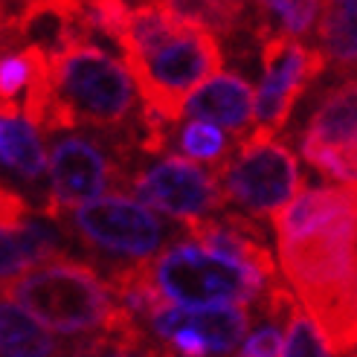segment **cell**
I'll return each mask as SVG.
<instances>
[{"instance_id":"cell-1","label":"cell","mask_w":357,"mask_h":357,"mask_svg":"<svg viewBox=\"0 0 357 357\" xmlns=\"http://www.w3.org/2000/svg\"><path fill=\"white\" fill-rule=\"evenodd\" d=\"M279 267L334 354L357 349V181L302 189L271 218Z\"/></svg>"},{"instance_id":"cell-2","label":"cell","mask_w":357,"mask_h":357,"mask_svg":"<svg viewBox=\"0 0 357 357\" xmlns=\"http://www.w3.org/2000/svg\"><path fill=\"white\" fill-rule=\"evenodd\" d=\"M0 299L21 305L32 319L64 337H108L111 343L146 340V331L125 311L99 267L70 253L29 267L0 284Z\"/></svg>"},{"instance_id":"cell-3","label":"cell","mask_w":357,"mask_h":357,"mask_svg":"<svg viewBox=\"0 0 357 357\" xmlns=\"http://www.w3.org/2000/svg\"><path fill=\"white\" fill-rule=\"evenodd\" d=\"M52 111L47 134L67 128H93L105 137L131 131L142 116L137 84L114 56L93 41L70 44L50 56Z\"/></svg>"},{"instance_id":"cell-4","label":"cell","mask_w":357,"mask_h":357,"mask_svg":"<svg viewBox=\"0 0 357 357\" xmlns=\"http://www.w3.org/2000/svg\"><path fill=\"white\" fill-rule=\"evenodd\" d=\"M52 224H59L64 236L76 238L93 256L91 264H99L102 276L125 264L151 261L174 247V238H189L186 229L172 227L131 195H105L79 209L61 212Z\"/></svg>"},{"instance_id":"cell-5","label":"cell","mask_w":357,"mask_h":357,"mask_svg":"<svg viewBox=\"0 0 357 357\" xmlns=\"http://www.w3.org/2000/svg\"><path fill=\"white\" fill-rule=\"evenodd\" d=\"M181 9L183 24L166 41L125 61L142 96V105L169 125L183 116L189 96L209 79L221 76L224 67V50L218 35L204 26L198 17H192L186 3H181Z\"/></svg>"},{"instance_id":"cell-6","label":"cell","mask_w":357,"mask_h":357,"mask_svg":"<svg viewBox=\"0 0 357 357\" xmlns=\"http://www.w3.org/2000/svg\"><path fill=\"white\" fill-rule=\"evenodd\" d=\"M50 195L41 204V218L56 221L61 212L79 209L96 198H105V192L131 186V169L108 149V142L99 146L96 139L84 134H64L52 142L50 154Z\"/></svg>"},{"instance_id":"cell-7","label":"cell","mask_w":357,"mask_h":357,"mask_svg":"<svg viewBox=\"0 0 357 357\" xmlns=\"http://www.w3.org/2000/svg\"><path fill=\"white\" fill-rule=\"evenodd\" d=\"M218 174L229 201L244 206L250 218H273L305 189L296 154L291 151L288 142L267 139L259 134L241 139L238 151L224 169H218Z\"/></svg>"},{"instance_id":"cell-8","label":"cell","mask_w":357,"mask_h":357,"mask_svg":"<svg viewBox=\"0 0 357 357\" xmlns=\"http://www.w3.org/2000/svg\"><path fill=\"white\" fill-rule=\"evenodd\" d=\"M128 189L149 209L186 224L215 218L229 204L218 169L192 163L177 154L160 157L151 166H137Z\"/></svg>"},{"instance_id":"cell-9","label":"cell","mask_w":357,"mask_h":357,"mask_svg":"<svg viewBox=\"0 0 357 357\" xmlns=\"http://www.w3.org/2000/svg\"><path fill=\"white\" fill-rule=\"evenodd\" d=\"M261 87L256 93V128L253 134L276 139L288 125L294 105L308 91V84L326 70V59L319 50H311L302 41L273 35L261 41Z\"/></svg>"},{"instance_id":"cell-10","label":"cell","mask_w":357,"mask_h":357,"mask_svg":"<svg viewBox=\"0 0 357 357\" xmlns=\"http://www.w3.org/2000/svg\"><path fill=\"white\" fill-rule=\"evenodd\" d=\"M302 157L340 183L357 181V79H343L314 108L305 134Z\"/></svg>"},{"instance_id":"cell-11","label":"cell","mask_w":357,"mask_h":357,"mask_svg":"<svg viewBox=\"0 0 357 357\" xmlns=\"http://www.w3.org/2000/svg\"><path fill=\"white\" fill-rule=\"evenodd\" d=\"M186 236L204 250H209V253L236 261L267 282L279 279L276 261L271 256V250H267L264 227L259 224V218H250L247 212L224 209L215 218L186 224Z\"/></svg>"},{"instance_id":"cell-12","label":"cell","mask_w":357,"mask_h":357,"mask_svg":"<svg viewBox=\"0 0 357 357\" xmlns=\"http://www.w3.org/2000/svg\"><path fill=\"white\" fill-rule=\"evenodd\" d=\"M183 114L192 116V122L215 125V128L229 131L236 139H247L253 134L250 122L256 119V93L247 79L236 73H221L189 96Z\"/></svg>"},{"instance_id":"cell-13","label":"cell","mask_w":357,"mask_h":357,"mask_svg":"<svg viewBox=\"0 0 357 357\" xmlns=\"http://www.w3.org/2000/svg\"><path fill=\"white\" fill-rule=\"evenodd\" d=\"M61 253L67 250L47 218H32L17 233H0V284L24 276L29 267Z\"/></svg>"},{"instance_id":"cell-14","label":"cell","mask_w":357,"mask_h":357,"mask_svg":"<svg viewBox=\"0 0 357 357\" xmlns=\"http://www.w3.org/2000/svg\"><path fill=\"white\" fill-rule=\"evenodd\" d=\"M70 349L73 340H56L24 308L0 299V357H70Z\"/></svg>"},{"instance_id":"cell-15","label":"cell","mask_w":357,"mask_h":357,"mask_svg":"<svg viewBox=\"0 0 357 357\" xmlns=\"http://www.w3.org/2000/svg\"><path fill=\"white\" fill-rule=\"evenodd\" d=\"M181 328H189L206 343L212 357H229L238 343L247 340L250 311L244 305H215V308H183ZM177 328V331H181Z\"/></svg>"},{"instance_id":"cell-16","label":"cell","mask_w":357,"mask_h":357,"mask_svg":"<svg viewBox=\"0 0 357 357\" xmlns=\"http://www.w3.org/2000/svg\"><path fill=\"white\" fill-rule=\"evenodd\" d=\"M317 41L326 64L331 61L343 73L357 67V0L354 3H323Z\"/></svg>"},{"instance_id":"cell-17","label":"cell","mask_w":357,"mask_h":357,"mask_svg":"<svg viewBox=\"0 0 357 357\" xmlns=\"http://www.w3.org/2000/svg\"><path fill=\"white\" fill-rule=\"evenodd\" d=\"M0 163L26 181H38L50 166L38 128L21 119H0Z\"/></svg>"},{"instance_id":"cell-18","label":"cell","mask_w":357,"mask_h":357,"mask_svg":"<svg viewBox=\"0 0 357 357\" xmlns=\"http://www.w3.org/2000/svg\"><path fill=\"white\" fill-rule=\"evenodd\" d=\"M177 149H181L186 157H192V163H201L209 169H224L229 160H233V146L229 137L215 128V125H206V122H186L181 134H177Z\"/></svg>"},{"instance_id":"cell-19","label":"cell","mask_w":357,"mask_h":357,"mask_svg":"<svg viewBox=\"0 0 357 357\" xmlns=\"http://www.w3.org/2000/svg\"><path fill=\"white\" fill-rule=\"evenodd\" d=\"M282 357H334V351L326 343V337L319 334V328L314 326V319L308 317V311L302 305L288 319Z\"/></svg>"},{"instance_id":"cell-20","label":"cell","mask_w":357,"mask_h":357,"mask_svg":"<svg viewBox=\"0 0 357 357\" xmlns=\"http://www.w3.org/2000/svg\"><path fill=\"white\" fill-rule=\"evenodd\" d=\"M32 221V204L17 189L0 183V233H17Z\"/></svg>"},{"instance_id":"cell-21","label":"cell","mask_w":357,"mask_h":357,"mask_svg":"<svg viewBox=\"0 0 357 357\" xmlns=\"http://www.w3.org/2000/svg\"><path fill=\"white\" fill-rule=\"evenodd\" d=\"M282 331L273 323L259 326L253 334H247V340L241 343L238 357H282Z\"/></svg>"},{"instance_id":"cell-22","label":"cell","mask_w":357,"mask_h":357,"mask_svg":"<svg viewBox=\"0 0 357 357\" xmlns=\"http://www.w3.org/2000/svg\"><path fill=\"white\" fill-rule=\"evenodd\" d=\"M346 357H357V349H354V351H351V354H346Z\"/></svg>"}]
</instances>
